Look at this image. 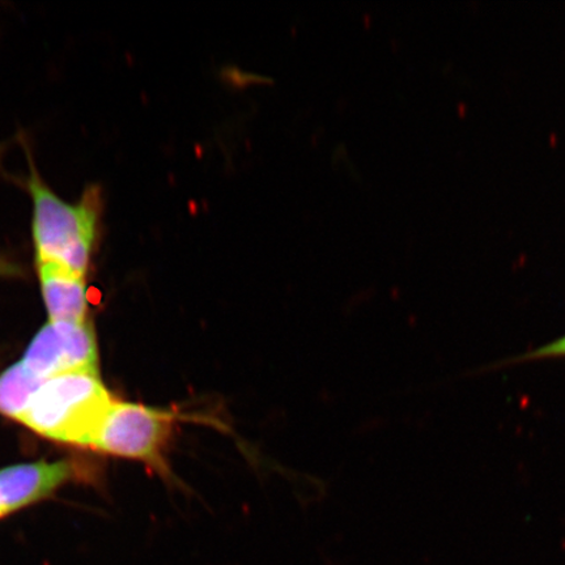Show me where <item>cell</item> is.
I'll return each instance as SVG.
<instances>
[{
	"instance_id": "obj_5",
	"label": "cell",
	"mask_w": 565,
	"mask_h": 565,
	"mask_svg": "<svg viewBox=\"0 0 565 565\" xmlns=\"http://www.w3.org/2000/svg\"><path fill=\"white\" fill-rule=\"evenodd\" d=\"M74 472L68 461L20 463L0 470V520L51 497Z\"/></svg>"
},
{
	"instance_id": "obj_6",
	"label": "cell",
	"mask_w": 565,
	"mask_h": 565,
	"mask_svg": "<svg viewBox=\"0 0 565 565\" xmlns=\"http://www.w3.org/2000/svg\"><path fill=\"white\" fill-rule=\"evenodd\" d=\"M39 274L51 322H86L87 288L84 277L53 264H39Z\"/></svg>"
},
{
	"instance_id": "obj_7",
	"label": "cell",
	"mask_w": 565,
	"mask_h": 565,
	"mask_svg": "<svg viewBox=\"0 0 565 565\" xmlns=\"http://www.w3.org/2000/svg\"><path fill=\"white\" fill-rule=\"evenodd\" d=\"M44 379L19 362L0 374V414L20 420Z\"/></svg>"
},
{
	"instance_id": "obj_4",
	"label": "cell",
	"mask_w": 565,
	"mask_h": 565,
	"mask_svg": "<svg viewBox=\"0 0 565 565\" xmlns=\"http://www.w3.org/2000/svg\"><path fill=\"white\" fill-rule=\"evenodd\" d=\"M21 363L44 380L63 373L98 371L94 327L88 321H49L33 338Z\"/></svg>"
},
{
	"instance_id": "obj_1",
	"label": "cell",
	"mask_w": 565,
	"mask_h": 565,
	"mask_svg": "<svg viewBox=\"0 0 565 565\" xmlns=\"http://www.w3.org/2000/svg\"><path fill=\"white\" fill-rule=\"evenodd\" d=\"M182 424H200L239 439L230 423L211 407L157 408L115 399L89 448L136 459L157 470L158 475L172 479L167 455Z\"/></svg>"
},
{
	"instance_id": "obj_8",
	"label": "cell",
	"mask_w": 565,
	"mask_h": 565,
	"mask_svg": "<svg viewBox=\"0 0 565 565\" xmlns=\"http://www.w3.org/2000/svg\"><path fill=\"white\" fill-rule=\"evenodd\" d=\"M565 359V334L555 341L540 345L539 349L529 351L524 355H519L505 360L500 365H515L527 362H539V360Z\"/></svg>"
},
{
	"instance_id": "obj_9",
	"label": "cell",
	"mask_w": 565,
	"mask_h": 565,
	"mask_svg": "<svg viewBox=\"0 0 565 565\" xmlns=\"http://www.w3.org/2000/svg\"><path fill=\"white\" fill-rule=\"evenodd\" d=\"M18 273L19 270L15 266H12L10 264L3 263V260H0V275H13Z\"/></svg>"
},
{
	"instance_id": "obj_3",
	"label": "cell",
	"mask_w": 565,
	"mask_h": 565,
	"mask_svg": "<svg viewBox=\"0 0 565 565\" xmlns=\"http://www.w3.org/2000/svg\"><path fill=\"white\" fill-rule=\"evenodd\" d=\"M33 239L39 264L86 275L97 225V198L71 204L56 196L32 172Z\"/></svg>"
},
{
	"instance_id": "obj_2",
	"label": "cell",
	"mask_w": 565,
	"mask_h": 565,
	"mask_svg": "<svg viewBox=\"0 0 565 565\" xmlns=\"http://www.w3.org/2000/svg\"><path fill=\"white\" fill-rule=\"evenodd\" d=\"M113 399L98 371L45 380L20 423L54 441L90 447Z\"/></svg>"
}]
</instances>
